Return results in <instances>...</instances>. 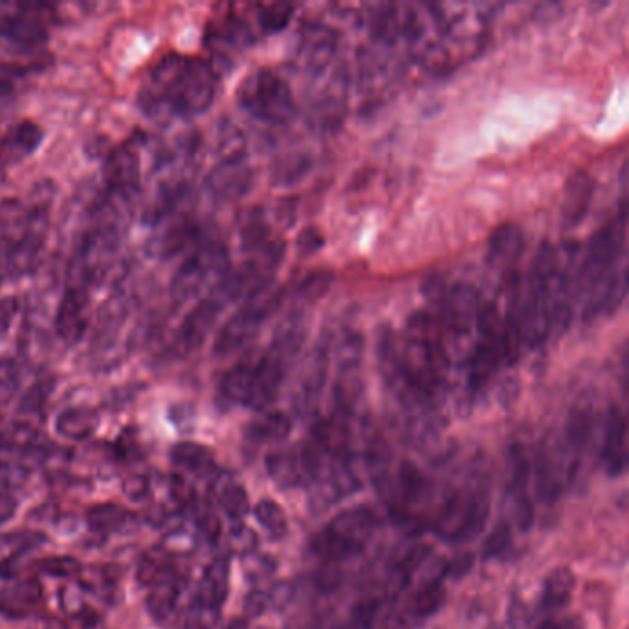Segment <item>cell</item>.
<instances>
[{
  "instance_id": "obj_42",
  "label": "cell",
  "mask_w": 629,
  "mask_h": 629,
  "mask_svg": "<svg viewBox=\"0 0 629 629\" xmlns=\"http://www.w3.org/2000/svg\"><path fill=\"white\" fill-rule=\"evenodd\" d=\"M591 417L587 412H580V414H575L573 419L568 422L567 425V441L570 449L576 452H580L583 449L589 436H591Z\"/></svg>"
},
{
  "instance_id": "obj_57",
  "label": "cell",
  "mask_w": 629,
  "mask_h": 629,
  "mask_svg": "<svg viewBox=\"0 0 629 629\" xmlns=\"http://www.w3.org/2000/svg\"><path fill=\"white\" fill-rule=\"evenodd\" d=\"M226 629H248V624L244 620H232Z\"/></svg>"
},
{
  "instance_id": "obj_41",
  "label": "cell",
  "mask_w": 629,
  "mask_h": 629,
  "mask_svg": "<svg viewBox=\"0 0 629 629\" xmlns=\"http://www.w3.org/2000/svg\"><path fill=\"white\" fill-rule=\"evenodd\" d=\"M510 543H512V526L507 525V523H499L493 528V532L489 533L486 543H483V559L501 557L506 552Z\"/></svg>"
},
{
  "instance_id": "obj_25",
  "label": "cell",
  "mask_w": 629,
  "mask_h": 629,
  "mask_svg": "<svg viewBox=\"0 0 629 629\" xmlns=\"http://www.w3.org/2000/svg\"><path fill=\"white\" fill-rule=\"evenodd\" d=\"M139 155L135 148H118L111 155L108 172H110L111 187L121 190V192H131L139 184Z\"/></svg>"
},
{
  "instance_id": "obj_5",
  "label": "cell",
  "mask_w": 629,
  "mask_h": 629,
  "mask_svg": "<svg viewBox=\"0 0 629 629\" xmlns=\"http://www.w3.org/2000/svg\"><path fill=\"white\" fill-rule=\"evenodd\" d=\"M281 290L272 285L251 293L250 298H246L244 305L240 306L235 316L227 319L226 325L222 327L214 342V353L227 356L248 345L257 337L259 330L263 329L269 316L281 306Z\"/></svg>"
},
{
  "instance_id": "obj_28",
  "label": "cell",
  "mask_w": 629,
  "mask_h": 629,
  "mask_svg": "<svg viewBox=\"0 0 629 629\" xmlns=\"http://www.w3.org/2000/svg\"><path fill=\"white\" fill-rule=\"evenodd\" d=\"M131 514L123 506L115 502H105L89 507L86 514V523L92 532L97 533H115L121 532L124 526L128 525Z\"/></svg>"
},
{
  "instance_id": "obj_9",
  "label": "cell",
  "mask_w": 629,
  "mask_h": 629,
  "mask_svg": "<svg viewBox=\"0 0 629 629\" xmlns=\"http://www.w3.org/2000/svg\"><path fill=\"white\" fill-rule=\"evenodd\" d=\"M52 15V10L45 4L0 2V37L21 45L41 43L49 32Z\"/></svg>"
},
{
  "instance_id": "obj_47",
  "label": "cell",
  "mask_w": 629,
  "mask_h": 629,
  "mask_svg": "<svg viewBox=\"0 0 629 629\" xmlns=\"http://www.w3.org/2000/svg\"><path fill=\"white\" fill-rule=\"evenodd\" d=\"M324 248V235L316 227H306L305 231L300 232L298 237V250L301 255H314Z\"/></svg>"
},
{
  "instance_id": "obj_46",
  "label": "cell",
  "mask_w": 629,
  "mask_h": 629,
  "mask_svg": "<svg viewBox=\"0 0 629 629\" xmlns=\"http://www.w3.org/2000/svg\"><path fill=\"white\" fill-rule=\"evenodd\" d=\"M377 613H379L377 602H362L353 612V618H351L348 629H372L373 624L377 620Z\"/></svg>"
},
{
  "instance_id": "obj_43",
  "label": "cell",
  "mask_w": 629,
  "mask_h": 629,
  "mask_svg": "<svg viewBox=\"0 0 629 629\" xmlns=\"http://www.w3.org/2000/svg\"><path fill=\"white\" fill-rule=\"evenodd\" d=\"M168 567L171 565H166L165 552L163 554H148L139 563L137 580L141 581V586L150 587Z\"/></svg>"
},
{
  "instance_id": "obj_38",
  "label": "cell",
  "mask_w": 629,
  "mask_h": 629,
  "mask_svg": "<svg viewBox=\"0 0 629 629\" xmlns=\"http://www.w3.org/2000/svg\"><path fill=\"white\" fill-rule=\"evenodd\" d=\"M47 541L43 533L36 530H25V532H12L0 538V546H7L12 552V557L23 556L28 550L37 549Z\"/></svg>"
},
{
  "instance_id": "obj_10",
  "label": "cell",
  "mask_w": 629,
  "mask_h": 629,
  "mask_svg": "<svg viewBox=\"0 0 629 629\" xmlns=\"http://www.w3.org/2000/svg\"><path fill=\"white\" fill-rule=\"evenodd\" d=\"M322 452L316 446L303 451L272 452L266 458V469L279 488L290 489L318 475L322 470Z\"/></svg>"
},
{
  "instance_id": "obj_19",
  "label": "cell",
  "mask_w": 629,
  "mask_h": 629,
  "mask_svg": "<svg viewBox=\"0 0 629 629\" xmlns=\"http://www.w3.org/2000/svg\"><path fill=\"white\" fill-rule=\"evenodd\" d=\"M181 591H184L181 576L174 568H166L165 573L150 586V593H148L147 599L150 615L160 622L171 617L178 605Z\"/></svg>"
},
{
  "instance_id": "obj_11",
  "label": "cell",
  "mask_w": 629,
  "mask_h": 629,
  "mask_svg": "<svg viewBox=\"0 0 629 629\" xmlns=\"http://www.w3.org/2000/svg\"><path fill=\"white\" fill-rule=\"evenodd\" d=\"M440 303L441 319L452 332L467 335L477 327L482 301H480L477 288L473 285H467V282L454 285L441 295Z\"/></svg>"
},
{
  "instance_id": "obj_27",
  "label": "cell",
  "mask_w": 629,
  "mask_h": 629,
  "mask_svg": "<svg viewBox=\"0 0 629 629\" xmlns=\"http://www.w3.org/2000/svg\"><path fill=\"white\" fill-rule=\"evenodd\" d=\"M292 432V422L282 412H266L251 423L246 436L253 443H274L281 441Z\"/></svg>"
},
{
  "instance_id": "obj_35",
  "label": "cell",
  "mask_w": 629,
  "mask_h": 629,
  "mask_svg": "<svg viewBox=\"0 0 629 629\" xmlns=\"http://www.w3.org/2000/svg\"><path fill=\"white\" fill-rule=\"evenodd\" d=\"M37 570L43 575L60 578V580H71L81 575L80 559L73 556H50L37 562Z\"/></svg>"
},
{
  "instance_id": "obj_30",
  "label": "cell",
  "mask_w": 629,
  "mask_h": 629,
  "mask_svg": "<svg viewBox=\"0 0 629 629\" xmlns=\"http://www.w3.org/2000/svg\"><path fill=\"white\" fill-rule=\"evenodd\" d=\"M443 602H445V589L441 586V580L425 581V586L419 587L410 600V612L416 617H430L440 609Z\"/></svg>"
},
{
  "instance_id": "obj_52",
  "label": "cell",
  "mask_w": 629,
  "mask_h": 629,
  "mask_svg": "<svg viewBox=\"0 0 629 629\" xmlns=\"http://www.w3.org/2000/svg\"><path fill=\"white\" fill-rule=\"evenodd\" d=\"M473 563H475L473 554L456 557L451 565H446V575H451L452 578H464L465 575H469Z\"/></svg>"
},
{
  "instance_id": "obj_48",
  "label": "cell",
  "mask_w": 629,
  "mask_h": 629,
  "mask_svg": "<svg viewBox=\"0 0 629 629\" xmlns=\"http://www.w3.org/2000/svg\"><path fill=\"white\" fill-rule=\"evenodd\" d=\"M269 607L268 593H264L261 589H253L251 593L246 594L244 613L250 618H257L266 613Z\"/></svg>"
},
{
  "instance_id": "obj_4",
  "label": "cell",
  "mask_w": 629,
  "mask_h": 629,
  "mask_svg": "<svg viewBox=\"0 0 629 629\" xmlns=\"http://www.w3.org/2000/svg\"><path fill=\"white\" fill-rule=\"evenodd\" d=\"M377 519L369 507L345 510L314 538L316 556L327 563H340L358 556L372 541Z\"/></svg>"
},
{
  "instance_id": "obj_16",
  "label": "cell",
  "mask_w": 629,
  "mask_h": 629,
  "mask_svg": "<svg viewBox=\"0 0 629 629\" xmlns=\"http://www.w3.org/2000/svg\"><path fill=\"white\" fill-rule=\"evenodd\" d=\"M87 295L80 288H68L58 311L55 327L63 340L78 342L87 329Z\"/></svg>"
},
{
  "instance_id": "obj_45",
  "label": "cell",
  "mask_w": 629,
  "mask_h": 629,
  "mask_svg": "<svg viewBox=\"0 0 629 629\" xmlns=\"http://www.w3.org/2000/svg\"><path fill=\"white\" fill-rule=\"evenodd\" d=\"M218 622V612L207 609L200 604H192L189 615H187V622L185 629H214Z\"/></svg>"
},
{
  "instance_id": "obj_44",
  "label": "cell",
  "mask_w": 629,
  "mask_h": 629,
  "mask_svg": "<svg viewBox=\"0 0 629 629\" xmlns=\"http://www.w3.org/2000/svg\"><path fill=\"white\" fill-rule=\"evenodd\" d=\"M123 491L129 501H147L152 496V478L147 475H129L123 482Z\"/></svg>"
},
{
  "instance_id": "obj_17",
  "label": "cell",
  "mask_w": 629,
  "mask_h": 629,
  "mask_svg": "<svg viewBox=\"0 0 629 629\" xmlns=\"http://www.w3.org/2000/svg\"><path fill=\"white\" fill-rule=\"evenodd\" d=\"M227 594H229V559L227 556L214 557L203 573L194 602L213 612H221Z\"/></svg>"
},
{
  "instance_id": "obj_24",
  "label": "cell",
  "mask_w": 629,
  "mask_h": 629,
  "mask_svg": "<svg viewBox=\"0 0 629 629\" xmlns=\"http://www.w3.org/2000/svg\"><path fill=\"white\" fill-rule=\"evenodd\" d=\"M98 428L97 412L86 406H74L63 410L55 419V430L67 440L86 441L91 438Z\"/></svg>"
},
{
  "instance_id": "obj_34",
  "label": "cell",
  "mask_w": 629,
  "mask_h": 629,
  "mask_svg": "<svg viewBox=\"0 0 629 629\" xmlns=\"http://www.w3.org/2000/svg\"><path fill=\"white\" fill-rule=\"evenodd\" d=\"M330 285H332V274H330L329 269L312 272L300 282V287L295 290V298L300 300V303L309 305V303L322 300L327 290H329Z\"/></svg>"
},
{
  "instance_id": "obj_7",
  "label": "cell",
  "mask_w": 629,
  "mask_h": 629,
  "mask_svg": "<svg viewBox=\"0 0 629 629\" xmlns=\"http://www.w3.org/2000/svg\"><path fill=\"white\" fill-rule=\"evenodd\" d=\"M488 517L489 501L483 491H460L441 507L435 530L445 541H470L482 532Z\"/></svg>"
},
{
  "instance_id": "obj_12",
  "label": "cell",
  "mask_w": 629,
  "mask_h": 629,
  "mask_svg": "<svg viewBox=\"0 0 629 629\" xmlns=\"http://www.w3.org/2000/svg\"><path fill=\"white\" fill-rule=\"evenodd\" d=\"M43 602V587L36 578L15 581L0 591V615L10 620H23L37 612Z\"/></svg>"
},
{
  "instance_id": "obj_53",
  "label": "cell",
  "mask_w": 629,
  "mask_h": 629,
  "mask_svg": "<svg viewBox=\"0 0 629 629\" xmlns=\"http://www.w3.org/2000/svg\"><path fill=\"white\" fill-rule=\"evenodd\" d=\"M318 587L322 591H332L340 586V576L337 568H324L318 575Z\"/></svg>"
},
{
  "instance_id": "obj_21",
  "label": "cell",
  "mask_w": 629,
  "mask_h": 629,
  "mask_svg": "<svg viewBox=\"0 0 629 629\" xmlns=\"http://www.w3.org/2000/svg\"><path fill=\"white\" fill-rule=\"evenodd\" d=\"M171 458L179 469L187 470L196 477H209L216 470L213 452L196 441H179L172 446Z\"/></svg>"
},
{
  "instance_id": "obj_14",
  "label": "cell",
  "mask_w": 629,
  "mask_h": 629,
  "mask_svg": "<svg viewBox=\"0 0 629 629\" xmlns=\"http://www.w3.org/2000/svg\"><path fill=\"white\" fill-rule=\"evenodd\" d=\"M626 417L617 408L609 412L607 423H605L604 443H602V465L607 470V475L618 477L622 475L628 464V452H626Z\"/></svg>"
},
{
  "instance_id": "obj_49",
  "label": "cell",
  "mask_w": 629,
  "mask_h": 629,
  "mask_svg": "<svg viewBox=\"0 0 629 629\" xmlns=\"http://www.w3.org/2000/svg\"><path fill=\"white\" fill-rule=\"evenodd\" d=\"M115 451L116 454L124 460H134L141 456L139 445H137V438L131 435V430H128V432H124V435L121 436V440H118V445H116Z\"/></svg>"
},
{
  "instance_id": "obj_39",
  "label": "cell",
  "mask_w": 629,
  "mask_h": 629,
  "mask_svg": "<svg viewBox=\"0 0 629 629\" xmlns=\"http://www.w3.org/2000/svg\"><path fill=\"white\" fill-rule=\"evenodd\" d=\"M196 546V533L190 532L185 525L172 526L171 530L166 532L161 550L165 552L166 556L172 554H187Z\"/></svg>"
},
{
  "instance_id": "obj_54",
  "label": "cell",
  "mask_w": 629,
  "mask_h": 629,
  "mask_svg": "<svg viewBox=\"0 0 629 629\" xmlns=\"http://www.w3.org/2000/svg\"><path fill=\"white\" fill-rule=\"evenodd\" d=\"M78 622H80V629H105L104 618L100 617L95 609L84 613L78 618Z\"/></svg>"
},
{
  "instance_id": "obj_50",
  "label": "cell",
  "mask_w": 629,
  "mask_h": 629,
  "mask_svg": "<svg viewBox=\"0 0 629 629\" xmlns=\"http://www.w3.org/2000/svg\"><path fill=\"white\" fill-rule=\"evenodd\" d=\"M15 512H17V499L13 495L12 489H0V525L12 519Z\"/></svg>"
},
{
  "instance_id": "obj_29",
  "label": "cell",
  "mask_w": 629,
  "mask_h": 629,
  "mask_svg": "<svg viewBox=\"0 0 629 629\" xmlns=\"http://www.w3.org/2000/svg\"><path fill=\"white\" fill-rule=\"evenodd\" d=\"M216 501L221 504L222 512L232 520L244 519L250 514V496L239 482L235 480H222L216 488Z\"/></svg>"
},
{
  "instance_id": "obj_6",
  "label": "cell",
  "mask_w": 629,
  "mask_h": 629,
  "mask_svg": "<svg viewBox=\"0 0 629 629\" xmlns=\"http://www.w3.org/2000/svg\"><path fill=\"white\" fill-rule=\"evenodd\" d=\"M229 274V255L224 246L213 240H202L189 251L184 264L172 282V292L179 300H190L194 295L221 287Z\"/></svg>"
},
{
  "instance_id": "obj_40",
  "label": "cell",
  "mask_w": 629,
  "mask_h": 629,
  "mask_svg": "<svg viewBox=\"0 0 629 629\" xmlns=\"http://www.w3.org/2000/svg\"><path fill=\"white\" fill-rule=\"evenodd\" d=\"M275 570H277V563L274 557L257 554V552L244 557V575L251 583L269 580L275 575Z\"/></svg>"
},
{
  "instance_id": "obj_55",
  "label": "cell",
  "mask_w": 629,
  "mask_h": 629,
  "mask_svg": "<svg viewBox=\"0 0 629 629\" xmlns=\"http://www.w3.org/2000/svg\"><path fill=\"white\" fill-rule=\"evenodd\" d=\"M541 629H581V622L578 618H565L562 622L549 620L541 626Z\"/></svg>"
},
{
  "instance_id": "obj_20",
  "label": "cell",
  "mask_w": 629,
  "mask_h": 629,
  "mask_svg": "<svg viewBox=\"0 0 629 629\" xmlns=\"http://www.w3.org/2000/svg\"><path fill=\"white\" fill-rule=\"evenodd\" d=\"M593 194L594 179L587 172H576L575 176H570L563 198V222L567 226L575 227L583 221Z\"/></svg>"
},
{
  "instance_id": "obj_23",
  "label": "cell",
  "mask_w": 629,
  "mask_h": 629,
  "mask_svg": "<svg viewBox=\"0 0 629 629\" xmlns=\"http://www.w3.org/2000/svg\"><path fill=\"white\" fill-rule=\"evenodd\" d=\"M576 576L568 567H557L546 576L541 594L543 612H557L570 602L575 591Z\"/></svg>"
},
{
  "instance_id": "obj_1",
  "label": "cell",
  "mask_w": 629,
  "mask_h": 629,
  "mask_svg": "<svg viewBox=\"0 0 629 629\" xmlns=\"http://www.w3.org/2000/svg\"><path fill=\"white\" fill-rule=\"evenodd\" d=\"M218 78L202 58L166 54L153 63L137 92V104L153 121L194 118L213 105Z\"/></svg>"
},
{
  "instance_id": "obj_13",
  "label": "cell",
  "mask_w": 629,
  "mask_h": 629,
  "mask_svg": "<svg viewBox=\"0 0 629 629\" xmlns=\"http://www.w3.org/2000/svg\"><path fill=\"white\" fill-rule=\"evenodd\" d=\"M222 305H224V301L218 295H211L192 309L179 329L178 342L185 351H192V349L202 345L203 340L207 338L209 330L218 319Z\"/></svg>"
},
{
  "instance_id": "obj_56",
  "label": "cell",
  "mask_w": 629,
  "mask_h": 629,
  "mask_svg": "<svg viewBox=\"0 0 629 629\" xmlns=\"http://www.w3.org/2000/svg\"><path fill=\"white\" fill-rule=\"evenodd\" d=\"M41 629H68V626L60 618H49Z\"/></svg>"
},
{
  "instance_id": "obj_22",
  "label": "cell",
  "mask_w": 629,
  "mask_h": 629,
  "mask_svg": "<svg viewBox=\"0 0 629 629\" xmlns=\"http://www.w3.org/2000/svg\"><path fill=\"white\" fill-rule=\"evenodd\" d=\"M562 462H557L552 454L543 452L539 454L536 464V495L539 501L554 502L562 495L563 473H565ZM567 475H570L567 470Z\"/></svg>"
},
{
  "instance_id": "obj_18",
  "label": "cell",
  "mask_w": 629,
  "mask_h": 629,
  "mask_svg": "<svg viewBox=\"0 0 629 629\" xmlns=\"http://www.w3.org/2000/svg\"><path fill=\"white\" fill-rule=\"evenodd\" d=\"M43 129L37 124L18 123L8 129L7 135L0 139V161L7 165H15L26 160L36 148L43 142Z\"/></svg>"
},
{
  "instance_id": "obj_8",
  "label": "cell",
  "mask_w": 629,
  "mask_h": 629,
  "mask_svg": "<svg viewBox=\"0 0 629 629\" xmlns=\"http://www.w3.org/2000/svg\"><path fill=\"white\" fill-rule=\"evenodd\" d=\"M624 242H626V213L620 211L617 218L600 227L587 244L586 259L578 275V287L581 292H586L617 269Z\"/></svg>"
},
{
  "instance_id": "obj_2",
  "label": "cell",
  "mask_w": 629,
  "mask_h": 629,
  "mask_svg": "<svg viewBox=\"0 0 629 629\" xmlns=\"http://www.w3.org/2000/svg\"><path fill=\"white\" fill-rule=\"evenodd\" d=\"M288 364L269 349L259 361L242 362L222 377L221 393L227 403L253 410L268 408L287 379Z\"/></svg>"
},
{
  "instance_id": "obj_26",
  "label": "cell",
  "mask_w": 629,
  "mask_h": 629,
  "mask_svg": "<svg viewBox=\"0 0 629 629\" xmlns=\"http://www.w3.org/2000/svg\"><path fill=\"white\" fill-rule=\"evenodd\" d=\"M251 184V172L242 161L231 160L214 172L211 185H213L214 194L232 198L244 192Z\"/></svg>"
},
{
  "instance_id": "obj_15",
  "label": "cell",
  "mask_w": 629,
  "mask_h": 629,
  "mask_svg": "<svg viewBox=\"0 0 629 629\" xmlns=\"http://www.w3.org/2000/svg\"><path fill=\"white\" fill-rule=\"evenodd\" d=\"M526 250L525 231L517 224H502L491 235L488 248V261L495 268H512L519 263Z\"/></svg>"
},
{
  "instance_id": "obj_51",
  "label": "cell",
  "mask_w": 629,
  "mask_h": 629,
  "mask_svg": "<svg viewBox=\"0 0 629 629\" xmlns=\"http://www.w3.org/2000/svg\"><path fill=\"white\" fill-rule=\"evenodd\" d=\"M269 596V607H277V609H282L285 605L292 599V586L288 581H281L272 589L268 593Z\"/></svg>"
},
{
  "instance_id": "obj_36",
  "label": "cell",
  "mask_w": 629,
  "mask_h": 629,
  "mask_svg": "<svg viewBox=\"0 0 629 629\" xmlns=\"http://www.w3.org/2000/svg\"><path fill=\"white\" fill-rule=\"evenodd\" d=\"M293 7L290 4H268L259 8L257 25L263 34H274L288 25L292 18Z\"/></svg>"
},
{
  "instance_id": "obj_32",
  "label": "cell",
  "mask_w": 629,
  "mask_h": 629,
  "mask_svg": "<svg viewBox=\"0 0 629 629\" xmlns=\"http://www.w3.org/2000/svg\"><path fill=\"white\" fill-rule=\"evenodd\" d=\"M253 512H255L259 523L264 526V530H268L272 538L281 539L287 536V515H285L282 507L277 502L263 499V501L257 502V506H255Z\"/></svg>"
},
{
  "instance_id": "obj_33",
  "label": "cell",
  "mask_w": 629,
  "mask_h": 629,
  "mask_svg": "<svg viewBox=\"0 0 629 629\" xmlns=\"http://www.w3.org/2000/svg\"><path fill=\"white\" fill-rule=\"evenodd\" d=\"M58 596H60V607H62V612L65 613L67 617L78 620L84 613L92 609L89 602H87L89 593L81 587L80 581H76V583H65V586L60 589Z\"/></svg>"
},
{
  "instance_id": "obj_31",
  "label": "cell",
  "mask_w": 629,
  "mask_h": 629,
  "mask_svg": "<svg viewBox=\"0 0 629 629\" xmlns=\"http://www.w3.org/2000/svg\"><path fill=\"white\" fill-rule=\"evenodd\" d=\"M311 168V160L303 153H287L285 158L277 161L274 166V184L288 187V185L298 184L306 172Z\"/></svg>"
},
{
  "instance_id": "obj_37",
  "label": "cell",
  "mask_w": 629,
  "mask_h": 629,
  "mask_svg": "<svg viewBox=\"0 0 629 629\" xmlns=\"http://www.w3.org/2000/svg\"><path fill=\"white\" fill-rule=\"evenodd\" d=\"M227 552L235 554V556H250L257 550L259 538L257 533L251 530L250 526L239 525L232 526L226 538Z\"/></svg>"
},
{
  "instance_id": "obj_3",
  "label": "cell",
  "mask_w": 629,
  "mask_h": 629,
  "mask_svg": "<svg viewBox=\"0 0 629 629\" xmlns=\"http://www.w3.org/2000/svg\"><path fill=\"white\" fill-rule=\"evenodd\" d=\"M237 98L240 108L261 123L287 124L298 113L290 87L272 68H257L248 74Z\"/></svg>"
}]
</instances>
